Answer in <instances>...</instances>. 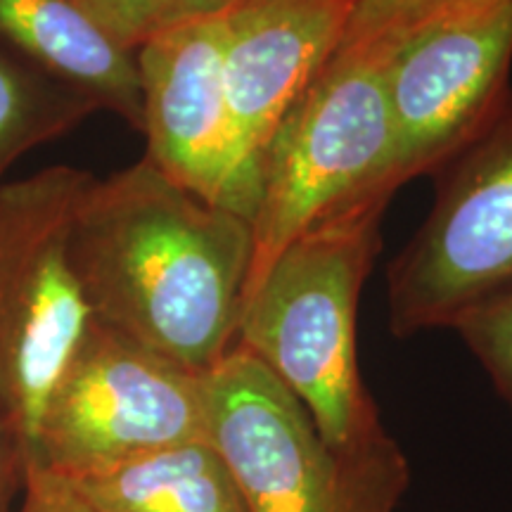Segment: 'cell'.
<instances>
[{
  "label": "cell",
  "instance_id": "obj_1",
  "mask_svg": "<svg viewBox=\"0 0 512 512\" xmlns=\"http://www.w3.org/2000/svg\"><path fill=\"white\" fill-rule=\"evenodd\" d=\"M252 226L150 159L91 181L74 209L69 261L95 320L195 375L235 347Z\"/></svg>",
  "mask_w": 512,
  "mask_h": 512
},
{
  "label": "cell",
  "instance_id": "obj_2",
  "mask_svg": "<svg viewBox=\"0 0 512 512\" xmlns=\"http://www.w3.org/2000/svg\"><path fill=\"white\" fill-rule=\"evenodd\" d=\"M387 204L361 200L325 216L278 254L245 292L235 347L302 401L335 451L389 437L356 356V309L380 249Z\"/></svg>",
  "mask_w": 512,
  "mask_h": 512
},
{
  "label": "cell",
  "instance_id": "obj_3",
  "mask_svg": "<svg viewBox=\"0 0 512 512\" xmlns=\"http://www.w3.org/2000/svg\"><path fill=\"white\" fill-rule=\"evenodd\" d=\"M394 159L382 43L342 46L275 128L261 157L247 290L325 216L361 200L389 204ZM245 290V292H247Z\"/></svg>",
  "mask_w": 512,
  "mask_h": 512
},
{
  "label": "cell",
  "instance_id": "obj_4",
  "mask_svg": "<svg viewBox=\"0 0 512 512\" xmlns=\"http://www.w3.org/2000/svg\"><path fill=\"white\" fill-rule=\"evenodd\" d=\"M202 401L204 439L249 512H396L408 484L396 441L330 448L302 401L247 351L233 347L202 375Z\"/></svg>",
  "mask_w": 512,
  "mask_h": 512
},
{
  "label": "cell",
  "instance_id": "obj_5",
  "mask_svg": "<svg viewBox=\"0 0 512 512\" xmlns=\"http://www.w3.org/2000/svg\"><path fill=\"white\" fill-rule=\"evenodd\" d=\"M93 178L53 166L0 188V406L34 463L43 413L93 325L69 228Z\"/></svg>",
  "mask_w": 512,
  "mask_h": 512
},
{
  "label": "cell",
  "instance_id": "obj_6",
  "mask_svg": "<svg viewBox=\"0 0 512 512\" xmlns=\"http://www.w3.org/2000/svg\"><path fill=\"white\" fill-rule=\"evenodd\" d=\"M434 176L432 211L387 271L389 328L399 339L453 328L512 292V93Z\"/></svg>",
  "mask_w": 512,
  "mask_h": 512
},
{
  "label": "cell",
  "instance_id": "obj_7",
  "mask_svg": "<svg viewBox=\"0 0 512 512\" xmlns=\"http://www.w3.org/2000/svg\"><path fill=\"white\" fill-rule=\"evenodd\" d=\"M195 439L202 375L93 320L50 396L31 467L74 479Z\"/></svg>",
  "mask_w": 512,
  "mask_h": 512
},
{
  "label": "cell",
  "instance_id": "obj_8",
  "mask_svg": "<svg viewBox=\"0 0 512 512\" xmlns=\"http://www.w3.org/2000/svg\"><path fill=\"white\" fill-rule=\"evenodd\" d=\"M384 76L394 121V195L437 174L510 98L512 0L439 12L384 38Z\"/></svg>",
  "mask_w": 512,
  "mask_h": 512
},
{
  "label": "cell",
  "instance_id": "obj_9",
  "mask_svg": "<svg viewBox=\"0 0 512 512\" xmlns=\"http://www.w3.org/2000/svg\"><path fill=\"white\" fill-rule=\"evenodd\" d=\"M226 17L169 29L136 50L147 159L200 200L252 221L259 171L242 157L223 86Z\"/></svg>",
  "mask_w": 512,
  "mask_h": 512
},
{
  "label": "cell",
  "instance_id": "obj_10",
  "mask_svg": "<svg viewBox=\"0 0 512 512\" xmlns=\"http://www.w3.org/2000/svg\"><path fill=\"white\" fill-rule=\"evenodd\" d=\"M358 0H245L226 17L223 86L242 157L266 145L313 76L337 53Z\"/></svg>",
  "mask_w": 512,
  "mask_h": 512
},
{
  "label": "cell",
  "instance_id": "obj_11",
  "mask_svg": "<svg viewBox=\"0 0 512 512\" xmlns=\"http://www.w3.org/2000/svg\"><path fill=\"white\" fill-rule=\"evenodd\" d=\"M0 46L143 131L136 53L114 43L76 0H0Z\"/></svg>",
  "mask_w": 512,
  "mask_h": 512
},
{
  "label": "cell",
  "instance_id": "obj_12",
  "mask_svg": "<svg viewBox=\"0 0 512 512\" xmlns=\"http://www.w3.org/2000/svg\"><path fill=\"white\" fill-rule=\"evenodd\" d=\"M67 482L102 512H249L233 472L207 439L159 448Z\"/></svg>",
  "mask_w": 512,
  "mask_h": 512
},
{
  "label": "cell",
  "instance_id": "obj_13",
  "mask_svg": "<svg viewBox=\"0 0 512 512\" xmlns=\"http://www.w3.org/2000/svg\"><path fill=\"white\" fill-rule=\"evenodd\" d=\"M95 110L86 95L0 46V188L15 159L69 133Z\"/></svg>",
  "mask_w": 512,
  "mask_h": 512
},
{
  "label": "cell",
  "instance_id": "obj_14",
  "mask_svg": "<svg viewBox=\"0 0 512 512\" xmlns=\"http://www.w3.org/2000/svg\"><path fill=\"white\" fill-rule=\"evenodd\" d=\"M98 27L119 43L136 50L164 31L197 19L228 15L245 0H76Z\"/></svg>",
  "mask_w": 512,
  "mask_h": 512
},
{
  "label": "cell",
  "instance_id": "obj_15",
  "mask_svg": "<svg viewBox=\"0 0 512 512\" xmlns=\"http://www.w3.org/2000/svg\"><path fill=\"white\" fill-rule=\"evenodd\" d=\"M453 330L463 337L512 408V292L463 313Z\"/></svg>",
  "mask_w": 512,
  "mask_h": 512
},
{
  "label": "cell",
  "instance_id": "obj_16",
  "mask_svg": "<svg viewBox=\"0 0 512 512\" xmlns=\"http://www.w3.org/2000/svg\"><path fill=\"white\" fill-rule=\"evenodd\" d=\"M463 3L465 0H358L342 46L399 36L415 24Z\"/></svg>",
  "mask_w": 512,
  "mask_h": 512
},
{
  "label": "cell",
  "instance_id": "obj_17",
  "mask_svg": "<svg viewBox=\"0 0 512 512\" xmlns=\"http://www.w3.org/2000/svg\"><path fill=\"white\" fill-rule=\"evenodd\" d=\"M19 512H102L88 503L67 479L29 467L24 472Z\"/></svg>",
  "mask_w": 512,
  "mask_h": 512
},
{
  "label": "cell",
  "instance_id": "obj_18",
  "mask_svg": "<svg viewBox=\"0 0 512 512\" xmlns=\"http://www.w3.org/2000/svg\"><path fill=\"white\" fill-rule=\"evenodd\" d=\"M24 472H27V456H24L22 439L0 406V512H10L12 496L24 486Z\"/></svg>",
  "mask_w": 512,
  "mask_h": 512
},
{
  "label": "cell",
  "instance_id": "obj_19",
  "mask_svg": "<svg viewBox=\"0 0 512 512\" xmlns=\"http://www.w3.org/2000/svg\"><path fill=\"white\" fill-rule=\"evenodd\" d=\"M484 3H494V0H465V3L458 5V8H465V5H484Z\"/></svg>",
  "mask_w": 512,
  "mask_h": 512
}]
</instances>
